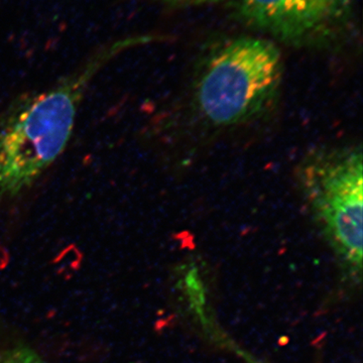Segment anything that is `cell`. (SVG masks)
I'll use <instances>...</instances> for the list:
<instances>
[{
  "label": "cell",
  "instance_id": "1",
  "mask_svg": "<svg viewBox=\"0 0 363 363\" xmlns=\"http://www.w3.org/2000/svg\"><path fill=\"white\" fill-rule=\"evenodd\" d=\"M150 40L128 38L104 45L51 87L26 95L7 109L0 118V200L30 190L63 154L98 73L128 48Z\"/></svg>",
  "mask_w": 363,
  "mask_h": 363
},
{
  "label": "cell",
  "instance_id": "2",
  "mask_svg": "<svg viewBox=\"0 0 363 363\" xmlns=\"http://www.w3.org/2000/svg\"><path fill=\"white\" fill-rule=\"evenodd\" d=\"M283 82L278 47L262 38H231L205 54L191 85L193 116L205 128L233 130L274 108Z\"/></svg>",
  "mask_w": 363,
  "mask_h": 363
},
{
  "label": "cell",
  "instance_id": "3",
  "mask_svg": "<svg viewBox=\"0 0 363 363\" xmlns=\"http://www.w3.org/2000/svg\"><path fill=\"white\" fill-rule=\"evenodd\" d=\"M298 188L313 218L350 274L362 269V152L355 145L308 154L297 169Z\"/></svg>",
  "mask_w": 363,
  "mask_h": 363
},
{
  "label": "cell",
  "instance_id": "4",
  "mask_svg": "<svg viewBox=\"0 0 363 363\" xmlns=\"http://www.w3.org/2000/svg\"><path fill=\"white\" fill-rule=\"evenodd\" d=\"M245 23L286 45L324 48L347 33L353 0H234Z\"/></svg>",
  "mask_w": 363,
  "mask_h": 363
},
{
  "label": "cell",
  "instance_id": "5",
  "mask_svg": "<svg viewBox=\"0 0 363 363\" xmlns=\"http://www.w3.org/2000/svg\"><path fill=\"white\" fill-rule=\"evenodd\" d=\"M0 363H48L35 351L26 347L0 350Z\"/></svg>",
  "mask_w": 363,
  "mask_h": 363
},
{
  "label": "cell",
  "instance_id": "6",
  "mask_svg": "<svg viewBox=\"0 0 363 363\" xmlns=\"http://www.w3.org/2000/svg\"><path fill=\"white\" fill-rule=\"evenodd\" d=\"M160 1L172 4V6H197L219 4V2L225 1V0H160Z\"/></svg>",
  "mask_w": 363,
  "mask_h": 363
},
{
  "label": "cell",
  "instance_id": "7",
  "mask_svg": "<svg viewBox=\"0 0 363 363\" xmlns=\"http://www.w3.org/2000/svg\"><path fill=\"white\" fill-rule=\"evenodd\" d=\"M230 345V347L233 348L234 351H235L236 354L240 355L241 358H242L243 360H245L247 363H264L260 362V360L257 359V358L253 357L252 354H250V353L247 352V351L240 350L238 346L234 345V344L230 343L229 344Z\"/></svg>",
  "mask_w": 363,
  "mask_h": 363
}]
</instances>
